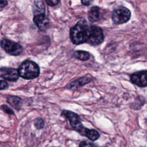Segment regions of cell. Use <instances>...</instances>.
<instances>
[{
    "instance_id": "7c38bea8",
    "label": "cell",
    "mask_w": 147,
    "mask_h": 147,
    "mask_svg": "<svg viewBox=\"0 0 147 147\" xmlns=\"http://www.w3.org/2000/svg\"><path fill=\"white\" fill-rule=\"evenodd\" d=\"M7 103L13 107L18 110L21 109L22 105V100L18 96H9L7 98Z\"/></svg>"
},
{
    "instance_id": "2e32d148",
    "label": "cell",
    "mask_w": 147,
    "mask_h": 147,
    "mask_svg": "<svg viewBox=\"0 0 147 147\" xmlns=\"http://www.w3.org/2000/svg\"><path fill=\"white\" fill-rule=\"evenodd\" d=\"M79 147H99L93 142H91L88 141H81L79 144Z\"/></svg>"
},
{
    "instance_id": "7a4b0ae2",
    "label": "cell",
    "mask_w": 147,
    "mask_h": 147,
    "mask_svg": "<svg viewBox=\"0 0 147 147\" xmlns=\"http://www.w3.org/2000/svg\"><path fill=\"white\" fill-rule=\"evenodd\" d=\"M91 31V25H90L86 20L78 22L70 29L69 37L72 43L79 45L87 43L88 41Z\"/></svg>"
},
{
    "instance_id": "5b68a950",
    "label": "cell",
    "mask_w": 147,
    "mask_h": 147,
    "mask_svg": "<svg viewBox=\"0 0 147 147\" xmlns=\"http://www.w3.org/2000/svg\"><path fill=\"white\" fill-rule=\"evenodd\" d=\"M0 45L6 53L12 56H18L23 51L21 44L9 39H2L0 42Z\"/></svg>"
},
{
    "instance_id": "44dd1931",
    "label": "cell",
    "mask_w": 147,
    "mask_h": 147,
    "mask_svg": "<svg viewBox=\"0 0 147 147\" xmlns=\"http://www.w3.org/2000/svg\"><path fill=\"white\" fill-rule=\"evenodd\" d=\"M7 5L6 0H0V8H3Z\"/></svg>"
},
{
    "instance_id": "ffe728a7",
    "label": "cell",
    "mask_w": 147,
    "mask_h": 147,
    "mask_svg": "<svg viewBox=\"0 0 147 147\" xmlns=\"http://www.w3.org/2000/svg\"><path fill=\"white\" fill-rule=\"evenodd\" d=\"M93 0H81L82 3L84 6H88L90 5Z\"/></svg>"
},
{
    "instance_id": "d6986e66",
    "label": "cell",
    "mask_w": 147,
    "mask_h": 147,
    "mask_svg": "<svg viewBox=\"0 0 147 147\" xmlns=\"http://www.w3.org/2000/svg\"><path fill=\"white\" fill-rule=\"evenodd\" d=\"M8 84L6 82L0 80V90H5L8 88Z\"/></svg>"
},
{
    "instance_id": "e0dca14e",
    "label": "cell",
    "mask_w": 147,
    "mask_h": 147,
    "mask_svg": "<svg viewBox=\"0 0 147 147\" xmlns=\"http://www.w3.org/2000/svg\"><path fill=\"white\" fill-rule=\"evenodd\" d=\"M1 108H2V109L5 113H6L7 114H14L13 111L9 106H7V105H2Z\"/></svg>"
},
{
    "instance_id": "ac0fdd59",
    "label": "cell",
    "mask_w": 147,
    "mask_h": 147,
    "mask_svg": "<svg viewBox=\"0 0 147 147\" xmlns=\"http://www.w3.org/2000/svg\"><path fill=\"white\" fill-rule=\"evenodd\" d=\"M47 4L49 6H55L57 5L60 0H45Z\"/></svg>"
},
{
    "instance_id": "6da1fadb",
    "label": "cell",
    "mask_w": 147,
    "mask_h": 147,
    "mask_svg": "<svg viewBox=\"0 0 147 147\" xmlns=\"http://www.w3.org/2000/svg\"><path fill=\"white\" fill-rule=\"evenodd\" d=\"M61 115L68 119L72 129L81 135L86 137L92 141H96L99 138L100 136L99 132L95 129H90L84 127L81 122L80 117L76 113L69 110H63L61 112Z\"/></svg>"
},
{
    "instance_id": "9a60e30c",
    "label": "cell",
    "mask_w": 147,
    "mask_h": 147,
    "mask_svg": "<svg viewBox=\"0 0 147 147\" xmlns=\"http://www.w3.org/2000/svg\"><path fill=\"white\" fill-rule=\"evenodd\" d=\"M34 125L37 129H41L44 126V121L41 118H37L34 120Z\"/></svg>"
},
{
    "instance_id": "8fae6325",
    "label": "cell",
    "mask_w": 147,
    "mask_h": 147,
    "mask_svg": "<svg viewBox=\"0 0 147 147\" xmlns=\"http://www.w3.org/2000/svg\"><path fill=\"white\" fill-rule=\"evenodd\" d=\"M90 82L91 79L90 78L84 76L72 82L68 86L67 88L69 89H77L89 83Z\"/></svg>"
},
{
    "instance_id": "9c48e42d",
    "label": "cell",
    "mask_w": 147,
    "mask_h": 147,
    "mask_svg": "<svg viewBox=\"0 0 147 147\" xmlns=\"http://www.w3.org/2000/svg\"><path fill=\"white\" fill-rule=\"evenodd\" d=\"M33 22L38 28L42 31L46 30L49 26V20L45 13L34 15Z\"/></svg>"
},
{
    "instance_id": "4fadbf2b",
    "label": "cell",
    "mask_w": 147,
    "mask_h": 147,
    "mask_svg": "<svg viewBox=\"0 0 147 147\" xmlns=\"http://www.w3.org/2000/svg\"><path fill=\"white\" fill-rule=\"evenodd\" d=\"M45 7L44 3L40 1H35L33 5V13L34 15L45 13Z\"/></svg>"
},
{
    "instance_id": "5bb4252c",
    "label": "cell",
    "mask_w": 147,
    "mask_h": 147,
    "mask_svg": "<svg viewBox=\"0 0 147 147\" xmlns=\"http://www.w3.org/2000/svg\"><path fill=\"white\" fill-rule=\"evenodd\" d=\"M74 56L82 61H86L90 58V53L84 51H76L74 52Z\"/></svg>"
},
{
    "instance_id": "8992f818",
    "label": "cell",
    "mask_w": 147,
    "mask_h": 147,
    "mask_svg": "<svg viewBox=\"0 0 147 147\" xmlns=\"http://www.w3.org/2000/svg\"><path fill=\"white\" fill-rule=\"evenodd\" d=\"M104 38L105 36L102 29L98 26L91 25L90 37L87 43L92 46L98 45L103 42Z\"/></svg>"
},
{
    "instance_id": "ba28073f",
    "label": "cell",
    "mask_w": 147,
    "mask_h": 147,
    "mask_svg": "<svg viewBox=\"0 0 147 147\" xmlns=\"http://www.w3.org/2000/svg\"><path fill=\"white\" fill-rule=\"evenodd\" d=\"M18 69L13 68H0V77L9 81H16L19 78Z\"/></svg>"
},
{
    "instance_id": "277c9868",
    "label": "cell",
    "mask_w": 147,
    "mask_h": 147,
    "mask_svg": "<svg viewBox=\"0 0 147 147\" xmlns=\"http://www.w3.org/2000/svg\"><path fill=\"white\" fill-rule=\"evenodd\" d=\"M130 16L131 12L127 8L120 6L114 10L111 18L114 24L119 25L127 22L130 20Z\"/></svg>"
},
{
    "instance_id": "30bf717a",
    "label": "cell",
    "mask_w": 147,
    "mask_h": 147,
    "mask_svg": "<svg viewBox=\"0 0 147 147\" xmlns=\"http://www.w3.org/2000/svg\"><path fill=\"white\" fill-rule=\"evenodd\" d=\"M102 17L101 9L98 6L92 7L88 13V19L90 22H95L99 21Z\"/></svg>"
},
{
    "instance_id": "3957f363",
    "label": "cell",
    "mask_w": 147,
    "mask_h": 147,
    "mask_svg": "<svg viewBox=\"0 0 147 147\" xmlns=\"http://www.w3.org/2000/svg\"><path fill=\"white\" fill-rule=\"evenodd\" d=\"M18 72L19 76L23 79L30 80L40 75V68L34 61L25 60L20 65Z\"/></svg>"
},
{
    "instance_id": "52a82bcc",
    "label": "cell",
    "mask_w": 147,
    "mask_h": 147,
    "mask_svg": "<svg viewBox=\"0 0 147 147\" xmlns=\"http://www.w3.org/2000/svg\"><path fill=\"white\" fill-rule=\"evenodd\" d=\"M146 71H141L133 74L130 76L132 83L140 87H145L147 86Z\"/></svg>"
}]
</instances>
